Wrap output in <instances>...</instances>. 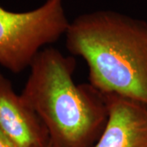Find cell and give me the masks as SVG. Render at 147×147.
I'll return each instance as SVG.
<instances>
[{
	"mask_svg": "<svg viewBox=\"0 0 147 147\" xmlns=\"http://www.w3.org/2000/svg\"><path fill=\"white\" fill-rule=\"evenodd\" d=\"M65 35L69 52L88 65L95 88L147 105V21L95 11L70 21Z\"/></svg>",
	"mask_w": 147,
	"mask_h": 147,
	"instance_id": "cell-1",
	"label": "cell"
},
{
	"mask_svg": "<svg viewBox=\"0 0 147 147\" xmlns=\"http://www.w3.org/2000/svg\"><path fill=\"white\" fill-rule=\"evenodd\" d=\"M76 61L52 47L30 65L21 97L47 127L52 147H92L105 128V95L90 84H75Z\"/></svg>",
	"mask_w": 147,
	"mask_h": 147,
	"instance_id": "cell-2",
	"label": "cell"
},
{
	"mask_svg": "<svg viewBox=\"0 0 147 147\" xmlns=\"http://www.w3.org/2000/svg\"><path fill=\"white\" fill-rule=\"evenodd\" d=\"M69 23L64 0H46L35 9L21 12L0 5V65L21 73L42 47L65 34Z\"/></svg>",
	"mask_w": 147,
	"mask_h": 147,
	"instance_id": "cell-3",
	"label": "cell"
},
{
	"mask_svg": "<svg viewBox=\"0 0 147 147\" xmlns=\"http://www.w3.org/2000/svg\"><path fill=\"white\" fill-rule=\"evenodd\" d=\"M0 131L21 147H47V127L0 72Z\"/></svg>",
	"mask_w": 147,
	"mask_h": 147,
	"instance_id": "cell-4",
	"label": "cell"
},
{
	"mask_svg": "<svg viewBox=\"0 0 147 147\" xmlns=\"http://www.w3.org/2000/svg\"><path fill=\"white\" fill-rule=\"evenodd\" d=\"M108 119L92 147H147V105L104 94Z\"/></svg>",
	"mask_w": 147,
	"mask_h": 147,
	"instance_id": "cell-5",
	"label": "cell"
},
{
	"mask_svg": "<svg viewBox=\"0 0 147 147\" xmlns=\"http://www.w3.org/2000/svg\"><path fill=\"white\" fill-rule=\"evenodd\" d=\"M0 147H21L0 131Z\"/></svg>",
	"mask_w": 147,
	"mask_h": 147,
	"instance_id": "cell-6",
	"label": "cell"
},
{
	"mask_svg": "<svg viewBox=\"0 0 147 147\" xmlns=\"http://www.w3.org/2000/svg\"><path fill=\"white\" fill-rule=\"evenodd\" d=\"M47 147H52V146H50V144H48V146H47Z\"/></svg>",
	"mask_w": 147,
	"mask_h": 147,
	"instance_id": "cell-7",
	"label": "cell"
}]
</instances>
